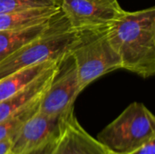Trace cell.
Returning a JSON list of instances; mask_svg holds the SVG:
<instances>
[{
  "instance_id": "6da1fadb",
  "label": "cell",
  "mask_w": 155,
  "mask_h": 154,
  "mask_svg": "<svg viewBox=\"0 0 155 154\" xmlns=\"http://www.w3.org/2000/svg\"><path fill=\"white\" fill-rule=\"evenodd\" d=\"M122 68L143 78L155 74V7L127 12L108 29Z\"/></svg>"
},
{
  "instance_id": "7a4b0ae2",
  "label": "cell",
  "mask_w": 155,
  "mask_h": 154,
  "mask_svg": "<svg viewBox=\"0 0 155 154\" xmlns=\"http://www.w3.org/2000/svg\"><path fill=\"white\" fill-rule=\"evenodd\" d=\"M80 33L81 31L70 27L61 12L42 34L0 62V79L39 63L64 59L70 54Z\"/></svg>"
},
{
  "instance_id": "3957f363",
  "label": "cell",
  "mask_w": 155,
  "mask_h": 154,
  "mask_svg": "<svg viewBox=\"0 0 155 154\" xmlns=\"http://www.w3.org/2000/svg\"><path fill=\"white\" fill-rule=\"evenodd\" d=\"M109 27L81 31L70 50L82 91L97 78L122 68L121 59L109 40Z\"/></svg>"
},
{
  "instance_id": "277c9868",
  "label": "cell",
  "mask_w": 155,
  "mask_h": 154,
  "mask_svg": "<svg viewBox=\"0 0 155 154\" xmlns=\"http://www.w3.org/2000/svg\"><path fill=\"white\" fill-rule=\"evenodd\" d=\"M155 138V118L142 103H132L98 135L114 154H129Z\"/></svg>"
},
{
  "instance_id": "5b68a950",
  "label": "cell",
  "mask_w": 155,
  "mask_h": 154,
  "mask_svg": "<svg viewBox=\"0 0 155 154\" xmlns=\"http://www.w3.org/2000/svg\"><path fill=\"white\" fill-rule=\"evenodd\" d=\"M71 28L83 31L109 27L125 13L117 0H60Z\"/></svg>"
},
{
  "instance_id": "8992f818",
  "label": "cell",
  "mask_w": 155,
  "mask_h": 154,
  "mask_svg": "<svg viewBox=\"0 0 155 154\" xmlns=\"http://www.w3.org/2000/svg\"><path fill=\"white\" fill-rule=\"evenodd\" d=\"M81 92L77 69L69 54L60 62L53 81L41 99L38 111L49 115L64 113L74 107Z\"/></svg>"
},
{
  "instance_id": "52a82bcc",
  "label": "cell",
  "mask_w": 155,
  "mask_h": 154,
  "mask_svg": "<svg viewBox=\"0 0 155 154\" xmlns=\"http://www.w3.org/2000/svg\"><path fill=\"white\" fill-rule=\"evenodd\" d=\"M74 107L62 114L49 115L37 111L14 136L8 154H21L58 137Z\"/></svg>"
},
{
  "instance_id": "ba28073f",
  "label": "cell",
  "mask_w": 155,
  "mask_h": 154,
  "mask_svg": "<svg viewBox=\"0 0 155 154\" xmlns=\"http://www.w3.org/2000/svg\"><path fill=\"white\" fill-rule=\"evenodd\" d=\"M52 154H112V152L80 125L73 110L66 119Z\"/></svg>"
},
{
  "instance_id": "9c48e42d",
  "label": "cell",
  "mask_w": 155,
  "mask_h": 154,
  "mask_svg": "<svg viewBox=\"0 0 155 154\" xmlns=\"http://www.w3.org/2000/svg\"><path fill=\"white\" fill-rule=\"evenodd\" d=\"M62 61V60H61ZM54 64L48 70L44 72L30 84L15 93V94L0 101V122L13 115L20 109L41 96L47 90L53 81L60 62Z\"/></svg>"
},
{
  "instance_id": "30bf717a",
  "label": "cell",
  "mask_w": 155,
  "mask_h": 154,
  "mask_svg": "<svg viewBox=\"0 0 155 154\" xmlns=\"http://www.w3.org/2000/svg\"><path fill=\"white\" fill-rule=\"evenodd\" d=\"M61 14L60 6L33 7L0 13V30L18 31L48 23Z\"/></svg>"
},
{
  "instance_id": "8fae6325",
  "label": "cell",
  "mask_w": 155,
  "mask_h": 154,
  "mask_svg": "<svg viewBox=\"0 0 155 154\" xmlns=\"http://www.w3.org/2000/svg\"><path fill=\"white\" fill-rule=\"evenodd\" d=\"M63 60V59H62ZM61 60H50L20 69L0 79V101L19 92Z\"/></svg>"
},
{
  "instance_id": "7c38bea8",
  "label": "cell",
  "mask_w": 155,
  "mask_h": 154,
  "mask_svg": "<svg viewBox=\"0 0 155 154\" xmlns=\"http://www.w3.org/2000/svg\"><path fill=\"white\" fill-rule=\"evenodd\" d=\"M52 21L18 31L0 30V62L24 44L42 34L48 28Z\"/></svg>"
},
{
  "instance_id": "4fadbf2b",
  "label": "cell",
  "mask_w": 155,
  "mask_h": 154,
  "mask_svg": "<svg viewBox=\"0 0 155 154\" xmlns=\"http://www.w3.org/2000/svg\"><path fill=\"white\" fill-rule=\"evenodd\" d=\"M43 95L44 94L20 109L13 115L0 122V141L12 138L17 133L25 123L39 110V105Z\"/></svg>"
},
{
  "instance_id": "5bb4252c",
  "label": "cell",
  "mask_w": 155,
  "mask_h": 154,
  "mask_svg": "<svg viewBox=\"0 0 155 154\" xmlns=\"http://www.w3.org/2000/svg\"><path fill=\"white\" fill-rule=\"evenodd\" d=\"M60 6L57 0H0V13L33 7Z\"/></svg>"
},
{
  "instance_id": "9a60e30c",
  "label": "cell",
  "mask_w": 155,
  "mask_h": 154,
  "mask_svg": "<svg viewBox=\"0 0 155 154\" xmlns=\"http://www.w3.org/2000/svg\"><path fill=\"white\" fill-rule=\"evenodd\" d=\"M58 137L53 138L50 141H48V142L37 146V147H35L34 149H31V150L21 154H52L55 145H56Z\"/></svg>"
},
{
  "instance_id": "2e32d148",
  "label": "cell",
  "mask_w": 155,
  "mask_h": 154,
  "mask_svg": "<svg viewBox=\"0 0 155 154\" xmlns=\"http://www.w3.org/2000/svg\"><path fill=\"white\" fill-rule=\"evenodd\" d=\"M129 154H155V138L150 140Z\"/></svg>"
},
{
  "instance_id": "e0dca14e",
  "label": "cell",
  "mask_w": 155,
  "mask_h": 154,
  "mask_svg": "<svg viewBox=\"0 0 155 154\" xmlns=\"http://www.w3.org/2000/svg\"><path fill=\"white\" fill-rule=\"evenodd\" d=\"M14 137L0 141V154H8L13 144Z\"/></svg>"
},
{
  "instance_id": "ac0fdd59",
  "label": "cell",
  "mask_w": 155,
  "mask_h": 154,
  "mask_svg": "<svg viewBox=\"0 0 155 154\" xmlns=\"http://www.w3.org/2000/svg\"><path fill=\"white\" fill-rule=\"evenodd\" d=\"M57 1H59V3H60V0H57Z\"/></svg>"
},
{
  "instance_id": "d6986e66",
  "label": "cell",
  "mask_w": 155,
  "mask_h": 154,
  "mask_svg": "<svg viewBox=\"0 0 155 154\" xmlns=\"http://www.w3.org/2000/svg\"><path fill=\"white\" fill-rule=\"evenodd\" d=\"M112 154H114V153H112Z\"/></svg>"
}]
</instances>
